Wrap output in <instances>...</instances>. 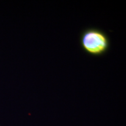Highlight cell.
Segmentation results:
<instances>
[{"instance_id":"obj_1","label":"cell","mask_w":126,"mask_h":126,"mask_svg":"<svg viewBox=\"0 0 126 126\" xmlns=\"http://www.w3.org/2000/svg\"><path fill=\"white\" fill-rule=\"evenodd\" d=\"M80 44L83 51L92 56L105 54L110 47V41L105 32L96 28L83 30L80 36Z\"/></svg>"}]
</instances>
